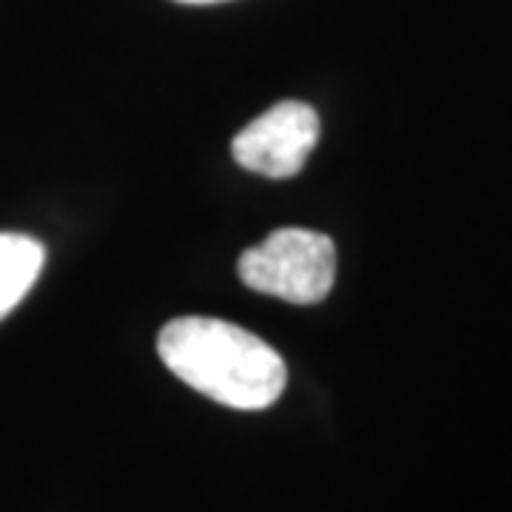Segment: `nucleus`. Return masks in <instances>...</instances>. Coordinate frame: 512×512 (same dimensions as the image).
I'll return each mask as SVG.
<instances>
[{
	"label": "nucleus",
	"instance_id": "nucleus-1",
	"mask_svg": "<svg viewBox=\"0 0 512 512\" xmlns=\"http://www.w3.org/2000/svg\"><path fill=\"white\" fill-rule=\"evenodd\" d=\"M157 350L180 382L234 410L271 407L288 382L285 362L268 342L222 319H174L160 330Z\"/></svg>",
	"mask_w": 512,
	"mask_h": 512
},
{
	"label": "nucleus",
	"instance_id": "nucleus-2",
	"mask_svg": "<svg viewBox=\"0 0 512 512\" xmlns=\"http://www.w3.org/2000/svg\"><path fill=\"white\" fill-rule=\"evenodd\" d=\"M239 279L251 291L291 305L322 302L336 279L333 239L305 228H279L239 256Z\"/></svg>",
	"mask_w": 512,
	"mask_h": 512
},
{
	"label": "nucleus",
	"instance_id": "nucleus-3",
	"mask_svg": "<svg viewBox=\"0 0 512 512\" xmlns=\"http://www.w3.org/2000/svg\"><path fill=\"white\" fill-rule=\"evenodd\" d=\"M316 140L319 114L308 103L285 100L242 128L231 143V154L254 174L288 180L305 168Z\"/></svg>",
	"mask_w": 512,
	"mask_h": 512
},
{
	"label": "nucleus",
	"instance_id": "nucleus-4",
	"mask_svg": "<svg viewBox=\"0 0 512 512\" xmlns=\"http://www.w3.org/2000/svg\"><path fill=\"white\" fill-rule=\"evenodd\" d=\"M46 262V248L26 234H0V319L23 302L35 288Z\"/></svg>",
	"mask_w": 512,
	"mask_h": 512
},
{
	"label": "nucleus",
	"instance_id": "nucleus-5",
	"mask_svg": "<svg viewBox=\"0 0 512 512\" xmlns=\"http://www.w3.org/2000/svg\"><path fill=\"white\" fill-rule=\"evenodd\" d=\"M177 3H194V6H200V3H222V0H177Z\"/></svg>",
	"mask_w": 512,
	"mask_h": 512
}]
</instances>
